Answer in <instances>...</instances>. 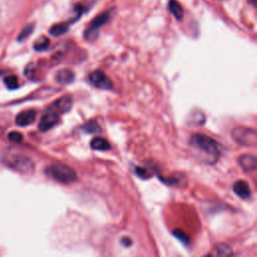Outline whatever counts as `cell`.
Wrapping results in <instances>:
<instances>
[{"label": "cell", "mask_w": 257, "mask_h": 257, "mask_svg": "<svg viewBox=\"0 0 257 257\" xmlns=\"http://www.w3.org/2000/svg\"><path fill=\"white\" fill-rule=\"evenodd\" d=\"M190 146L200 154L201 160L207 164H215L219 159L218 144L206 135L194 134L190 139Z\"/></svg>", "instance_id": "1"}, {"label": "cell", "mask_w": 257, "mask_h": 257, "mask_svg": "<svg viewBox=\"0 0 257 257\" xmlns=\"http://www.w3.org/2000/svg\"><path fill=\"white\" fill-rule=\"evenodd\" d=\"M48 177L62 184H71L76 180V173L73 169L62 164H53L46 168Z\"/></svg>", "instance_id": "2"}, {"label": "cell", "mask_w": 257, "mask_h": 257, "mask_svg": "<svg viewBox=\"0 0 257 257\" xmlns=\"http://www.w3.org/2000/svg\"><path fill=\"white\" fill-rule=\"evenodd\" d=\"M6 166L21 174H31L34 171V163L30 158L21 154H9L4 158Z\"/></svg>", "instance_id": "3"}, {"label": "cell", "mask_w": 257, "mask_h": 257, "mask_svg": "<svg viewBox=\"0 0 257 257\" xmlns=\"http://www.w3.org/2000/svg\"><path fill=\"white\" fill-rule=\"evenodd\" d=\"M232 139L241 146L251 147L256 145V132L245 126H236L231 132Z\"/></svg>", "instance_id": "4"}, {"label": "cell", "mask_w": 257, "mask_h": 257, "mask_svg": "<svg viewBox=\"0 0 257 257\" xmlns=\"http://www.w3.org/2000/svg\"><path fill=\"white\" fill-rule=\"evenodd\" d=\"M110 15H111L110 10H107V11H103L102 13H100L99 15L94 17L91 20V22L87 25V27L84 31V38L86 40L95 39L97 37V32H98L99 28L109 20Z\"/></svg>", "instance_id": "5"}, {"label": "cell", "mask_w": 257, "mask_h": 257, "mask_svg": "<svg viewBox=\"0 0 257 257\" xmlns=\"http://www.w3.org/2000/svg\"><path fill=\"white\" fill-rule=\"evenodd\" d=\"M88 79L94 87H97L100 89H111L112 88V81L101 70L92 71L89 74Z\"/></svg>", "instance_id": "6"}, {"label": "cell", "mask_w": 257, "mask_h": 257, "mask_svg": "<svg viewBox=\"0 0 257 257\" xmlns=\"http://www.w3.org/2000/svg\"><path fill=\"white\" fill-rule=\"evenodd\" d=\"M60 120V116L58 113L51 111V110H47L46 113H44L39 121L38 127L41 132H46L50 128H52L53 126H55Z\"/></svg>", "instance_id": "7"}, {"label": "cell", "mask_w": 257, "mask_h": 257, "mask_svg": "<svg viewBox=\"0 0 257 257\" xmlns=\"http://www.w3.org/2000/svg\"><path fill=\"white\" fill-rule=\"evenodd\" d=\"M72 106V98L69 95H64L59 97L56 101H54L50 107L48 108V110L54 111L56 113H64L70 110Z\"/></svg>", "instance_id": "8"}, {"label": "cell", "mask_w": 257, "mask_h": 257, "mask_svg": "<svg viewBox=\"0 0 257 257\" xmlns=\"http://www.w3.org/2000/svg\"><path fill=\"white\" fill-rule=\"evenodd\" d=\"M36 118V110L26 109L19 112L15 117V122L19 126H27L34 122Z\"/></svg>", "instance_id": "9"}, {"label": "cell", "mask_w": 257, "mask_h": 257, "mask_svg": "<svg viewBox=\"0 0 257 257\" xmlns=\"http://www.w3.org/2000/svg\"><path fill=\"white\" fill-rule=\"evenodd\" d=\"M238 163H239L240 167L246 172L254 171L256 169V165H257V161H256L255 156L249 155V154L241 155L238 158Z\"/></svg>", "instance_id": "10"}, {"label": "cell", "mask_w": 257, "mask_h": 257, "mask_svg": "<svg viewBox=\"0 0 257 257\" xmlns=\"http://www.w3.org/2000/svg\"><path fill=\"white\" fill-rule=\"evenodd\" d=\"M233 191L235 192V194L238 197H240L242 199H248L251 196L250 187H249L248 183L243 180H239L234 183Z\"/></svg>", "instance_id": "11"}, {"label": "cell", "mask_w": 257, "mask_h": 257, "mask_svg": "<svg viewBox=\"0 0 257 257\" xmlns=\"http://www.w3.org/2000/svg\"><path fill=\"white\" fill-rule=\"evenodd\" d=\"M212 257H232L233 256V250L232 248L224 243L218 244L213 253H211Z\"/></svg>", "instance_id": "12"}, {"label": "cell", "mask_w": 257, "mask_h": 257, "mask_svg": "<svg viewBox=\"0 0 257 257\" xmlns=\"http://www.w3.org/2000/svg\"><path fill=\"white\" fill-rule=\"evenodd\" d=\"M55 79L60 84H68L74 79V74L69 69H61L57 71L55 75Z\"/></svg>", "instance_id": "13"}, {"label": "cell", "mask_w": 257, "mask_h": 257, "mask_svg": "<svg viewBox=\"0 0 257 257\" xmlns=\"http://www.w3.org/2000/svg\"><path fill=\"white\" fill-rule=\"evenodd\" d=\"M90 147L92 150H96V151H108L110 150V145L109 143L100 137H96L94 139H92V141L90 142Z\"/></svg>", "instance_id": "14"}, {"label": "cell", "mask_w": 257, "mask_h": 257, "mask_svg": "<svg viewBox=\"0 0 257 257\" xmlns=\"http://www.w3.org/2000/svg\"><path fill=\"white\" fill-rule=\"evenodd\" d=\"M168 8L176 19H178V20L183 19L184 11H183V8H182V6L180 5V3L178 1L170 0L169 3H168Z\"/></svg>", "instance_id": "15"}, {"label": "cell", "mask_w": 257, "mask_h": 257, "mask_svg": "<svg viewBox=\"0 0 257 257\" xmlns=\"http://www.w3.org/2000/svg\"><path fill=\"white\" fill-rule=\"evenodd\" d=\"M69 22H61V23H57V24H54L50 30H49V33L52 35V36H59V35H62L64 34L65 32H67L68 30V27H69Z\"/></svg>", "instance_id": "16"}, {"label": "cell", "mask_w": 257, "mask_h": 257, "mask_svg": "<svg viewBox=\"0 0 257 257\" xmlns=\"http://www.w3.org/2000/svg\"><path fill=\"white\" fill-rule=\"evenodd\" d=\"M205 121V115L202 111L196 110L192 111V113L188 117V122L193 124H202Z\"/></svg>", "instance_id": "17"}, {"label": "cell", "mask_w": 257, "mask_h": 257, "mask_svg": "<svg viewBox=\"0 0 257 257\" xmlns=\"http://www.w3.org/2000/svg\"><path fill=\"white\" fill-rule=\"evenodd\" d=\"M50 40L49 38L45 37V36H41L40 38H38L35 42H34V49L36 51H43L45 49H47V47L49 46Z\"/></svg>", "instance_id": "18"}, {"label": "cell", "mask_w": 257, "mask_h": 257, "mask_svg": "<svg viewBox=\"0 0 257 257\" xmlns=\"http://www.w3.org/2000/svg\"><path fill=\"white\" fill-rule=\"evenodd\" d=\"M82 130L88 134H95V133H100L101 127L95 120H89L82 126Z\"/></svg>", "instance_id": "19"}, {"label": "cell", "mask_w": 257, "mask_h": 257, "mask_svg": "<svg viewBox=\"0 0 257 257\" xmlns=\"http://www.w3.org/2000/svg\"><path fill=\"white\" fill-rule=\"evenodd\" d=\"M4 83H5V85H6L9 89H14V88L18 87V79H17L16 75H13V74L7 75V76L4 78Z\"/></svg>", "instance_id": "20"}, {"label": "cell", "mask_w": 257, "mask_h": 257, "mask_svg": "<svg viewBox=\"0 0 257 257\" xmlns=\"http://www.w3.org/2000/svg\"><path fill=\"white\" fill-rule=\"evenodd\" d=\"M33 27H34L33 24H29V25L25 26L18 35V41H22V40L26 39L31 34V32L33 31Z\"/></svg>", "instance_id": "21"}, {"label": "cell", "mask_w": 257, "mask_h": 257, "mask_svg": "<svg viewBox=\"0 0 257 257\" xmlns=\"http://www.w3.org/2000/svg\"><path fill=\"white\" fill-rule=\"evenodd\" d=\"M8 139H9L11 142H14V143H20V142H22L23 136H22L19 132L13 131V132H10V133L8 134Z\"/></svg>", "instance_id": "22"}, {"label": "cell", "mask_w": 257, "mask_h": 257, "mask_svg": "<svg viewBox=\"0 0 257 257\" xmlns=\"http://www.w3.org/2000/svg\"><path fill=\"white\" fill-rule=\"evenodd\" d=\"M136 173L141 177V178H150V174L147 170L143 168H136Z\"/></svg>", "instance_id": "23"}, {"label": "cell", "mask_w": 257, "mask_h": 257, "mask_svg": "<svg viewBox=\"0 0 257 257\" xmlns=\"http://www.w3.org/2000/svg\"><path fill=\"white\" fill-rule=\"evenodd\" d=\"M204 257H212V256H211V254H207V255H205Z\"/></svg>", "instance_id": "24"}, {"label": "cell", "mask_w": 257, "mask_h": 257, "mask_svg": "<svg viewBox=\"0 0 257 257\" xmlns=\"http://www.w3.org/2000/svg\"><path fill=\"white\" fill-rule=\"evenodd\" d=\"M219 1H224V0H219Z\"/></svg>", "instance_id": "25"}]
</instances>
